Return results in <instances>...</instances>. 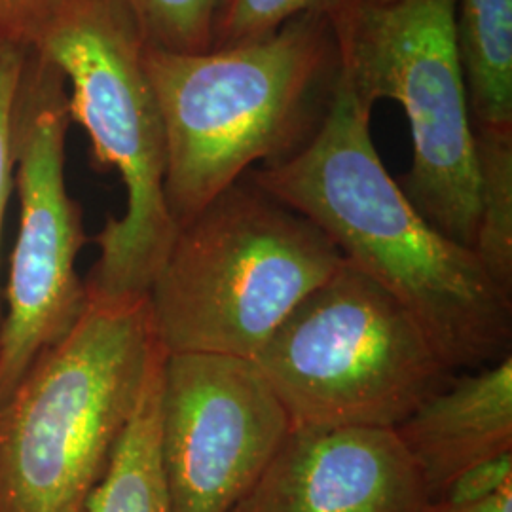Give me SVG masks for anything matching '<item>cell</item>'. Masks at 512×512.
I'll return each instance as SVG.
<instances>
[{"mask_svg": "<svg viewBox=\"0 0 512 512\" xmlns=\"http://www.w3.org/2000/svg\"><path fill=\"white\" fill-rule=\"evenodd\" d=\"M158 351L147 296L88 294L0 404V512H86Z\"/></svg>", "mask_w": 512, "mask_h": 512, "instance_id": "obj_3", "label": "cell"}, {"mask_svg": "<svg viewBox=\"0 0 512 512\" xmlns=\"http://www.w3.org/2000/svg\"><path fill=\"white\" fill-rule=\"evenodd\" d=\"M57 0H0V31L10 27L29 29Z\"/></svg>", "mask_w": 512, "mask_h": 512, "instance_id": "obj_19", "label": "cell"}, {"mask_svg": "<svg viewBox=\"0 0 512 512\" xmlns=\"http://www.w3.org/2000/svg\"><path fill=\"white\" fill-rule=\"evenodd\" d=\"M393 431L420 473L427 503L471 465L512 452V355L454 374Z\"/></svg>", "mask_w": 512, "mask_h": 512, "instance_id": "obj_11", "label": "cell"}, {"mask_svg": "<svg viewBox=\"0 0 512 512\" xmlns=\"http://www.w3.org/2000/svg\"><path fill=\"white\" fill-rule=\"evenodd\" d=\"M365 107L340 73L323 124L293 156L247 177L315 222L344 258L393 294L452 372L511 355L512 293L473 249L442 236L389 175Z\"/></svg>", "mask_w": 512, "mask_h": 512, "instance_id": "obj_1", "label": "cell"}, {"mask_svg": "<svg viewBox=\"0 0 512 512\" xmlns=\"http://www.w3.org/2000/svg\"><path fill=\"white\" fill-rule=\"evenodd\" d=\"M348 0H220L211 50L268 37L285 23L306 14H327Z\"/></svg>", "mask_w": 512, "mask_h": 512, "instance_id": "obj_16", "label": "cell"}, {"mask_svg": "<svg viewBox=\"0 0 512 512\" xmlns=\"http://www.w3.org/2000/svg\"><path fill=\"white\" fill-rule=\"evenodd\" d=\"M421 512H512V484L505 486L501 492L488 497L486 501H480L467 507H448L437 501L425 503Z\"/></svg>", "mask_w": 512, "mask_h": 512, "instance_id": "obj_20", "label": "cell"}, {"mask_svg": "<svg viewBox=\"0 0 512 512\" xmlns=\"http://www.w3.org/2000/svg\"><path fill=\"white\" fill-rule=\"evenodd\" d=\"M21 82L23 57L10 42H0V241L14 173V131Z\"/></svg>", "mask_w": 512, "mask_h": 512, "instance_id": "obj_17", "label": "cell"}, {"mask_svg": "<svg viewBox=\"0 0 512 512\" xmlns=\"http://www.w3.org/2000/svg\"><path fill=\"white\" fill-rule=\"evenodd\" d=\"M478 226L473 251L499 287L512 293V133L475 131Z\"/></svg>", "mask_w": 512, "mask_h": 512, "instance_id": "obj_14", "label": "cell"}, {"mask_svg": "<svg viewBox=\"0 0 512 512\" xmlns=\"http://www.w3.org/2000/svg\"><path fill=\"white\" fill-rule=\"evenodd\" d=\"M458 0H348L329 18L340 73L368 107H403L412 164L397 181L442 236L473 249L478 160L461 65Z\"/></svg>", "mask_w": 512, "mask_h": 512, "instance_id": "obj_7", "label": "cell"}, {"mask_svg": "<svg viewBox=\"0 0 512 512\" xmlns=\"http://www.w3.org/2000/svg\"><path fill=\"white\" fill-rule=\"evenodd\" d=\"M344 262L315 222L245 175L177 230L147 293L156 342L165 355L255 359Z\"/></svg>", "mask_w": 512, "mask_h": 512, "instance_id": "obj_4", "label": "cell"}, {"mask_svg": "<svg viewBox=\"0 0 512 512\" xmlns=\"http://www.w3.org/2000/svg\"><path fill=\"white\" fill-rule=\"evenodd\" d=\"M253 361L293 429H395L456 374L418 319L348 260Z\"/></svg>", "mask_w": 512, "mask_h": 512, "instance_id": "obj_6", "label": "cell"}, {"mask_svg": "<svg viewBox=\"0 0 512 512\" xmlns=\"http://www.w3.org/2000/svg\"><path fill=\"white\" fill-rule=\"evenodd\" d=\"M512 484V452L484 459L459 473L435 499L448 507H467L501 492Z\"/></svg>", "mask_w": 512, "mask_h": 512, "instance_id": "obj_18", "label": "cell"}, {"mask_svg": "<svg viewBox=\"0 0 512 512\" xmlns=\"http://www.w3.org/2000/svg\"><path fill=\"white\" fill-rule=\"evenodd\" d=\"M50 67L18 103L14 169L19 230L0 321V404L42 351L65 338L88 304L76 258L86 243L82 213L67 190V99Z\"/></svg>", "mask_w": 512, "mask_h": 512, "instance_id": "obj_8", "label": "cell"}, {"mask_svg": "<svg viewBox=\"0 0 512 512\" xmlns=\"http://www.w3.org/2000/svg\"><path fill=\"white\" fill-rule=\"evenodd\" d=\"M148 46L177 54L211 50L220 0H124Z\"/></svg>", "mask_w": 512, "mask_h": 512, "instance_id": "obj_15", "label": "cell"}, {"mask_svg": "<svg viewBox=\"0 0 512 512\" xmlns=\"http://www.w3.org/2000/svg\"><path fill=\"white\" fill-rule=\"evenodd\" d=\"M46 63L71 82L69 116L86 129L97 165L118 171L126 211L109 217L86 293L139 298L177 236L165 202V133L145 67V38L124 0H57L29 27Z\"/></svg>", "mask_w": 512, "mask_h": 512, "instance_id": "obj_5", "label": "cell"}, {"mask_svg": "<svg viewBox=\"0 0 512 512\" xmlns=\"http://www.w3.org/2000/svg\"><path fill=\"white\" fill-rule=\"evenodd\" d=\"M456 23L473 131L512 133V0H458Z\"/></svg>", "mask_w": 512, "mask_h": 512, "instance_id": "obj_12", "label": "cell"}, {"mask_svg": "<svg viewBox=\"0 0 512 512\" xmlns=\"http://www.w3.org/2000/svg\"><path fill=\"white\" fill-rule=\"evenodd\" d=\"M293 425L253 359L167 353L160 463L173 512H230Z\"/></svg>", "mask_w": 512, "mask_h": 512, "instance_id": "obj_9", "label": "cell"}, {"mask_svg": "<svg viewBox=\"0 0 512 512\" xmlns=\"http://www.w3.org/2000/svg\"><path fill=\"white\" fill-rule=\"evenodd\" d=\"M143 59L164 122L165 202L177 230L256 165L304 147L340 78L327 14L203 54L145 44Z\"/></svg>", "mask_w": 512, "mask_h": 512, "instance_id": "obj_2", "label": "cell"}, {"mask_svg": "<svg viewBox=\"0 0 512 512\" xmlns=\"http://www.w3.org/2000/svg\"><path fill=\"white\" fill-rule=\"evenodd\" d=\"M425 503L393 429H291L230 512H421Z\"/></svg>", "mask_w": 512, "mask_h": 512, "instance_id": "obj_10", "label": "cell"}, {"mask_svg": "<svg viewBox=\"0 0 512 512\" xmlns=\"http://www.w3.org/2000/svg\"><path fill=\"white\" fill-rule=\"evenodd\" d=\"M165 353L160 348L137 408L118 442L109 471L86 512H173L160 463V395Z\"/></svg>", "mask_w": 512, "mask_h": 512, "instance_id": "obj_13", "label": "cell"}]
</instances>
